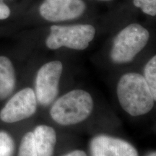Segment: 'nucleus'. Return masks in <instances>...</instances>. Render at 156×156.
<instances>
[{
    "label": "nucleus",
    "instance_id": "1",
    "mask_svg": "<svg viewBox=\"0 0 156 156\" xmlns=\"http://www.w3.org/2000/svg\"><path fill=\"white\" fill-rule=\"evenodd\" d=\"M117 96L122 108L133 116L151 112L154 99L145 78L137 73H127L120 78Z\"/></svg>",
    "mask_w": 156,
    "mask_h": 156
},
{
    "label": "nucleus",
    "instance_id": "2",
    "mask_svg": "<svg viewBox=\"0 0 156 156\" xmlns=\"http://www.w3.org/2000/svg\"><path fill=\"white\" fill-rule=\"evenodd\" d=\"M93 108V101L90 93L83 90H74L54 103L50 115L60 125H73L86 119Z\"/></svg>",
    "mask_w": 156,
    "mask_h": 156
},
{
    "label": "nucleus",
    "instance_id": "3",
    "mask_svg": "<svg viewBox=\"0 0 156 156\" xmlns=\"http://www.w3.org/2000/svg\"><path fill=\"white\" fill-rule=\"evenodd\" d=\"M150 34L139 24H131L124 28L114 39L111 58L115 63L132 61L147 44Z\"/></svg>",
    "mask_w": 156,
    "mask_h": 156
},
{
    "label": "nucleus",
    "instance_id": "4",
    "mask_svg": "<svg viewBox=\"0 0 156 156\" xmlns=\"http://www.w3.org/2000/svg\"><path fill=\"white\" fill-rule=\"evenodd\" d=\"M95 30L90 25L69 26L53 25L46 38V44L50 49L65 47L75 50H84L89 46L95 36Z\"/></svg>",
    "mask_w": 156,
    "mask_h": 156
},
{
    "label": "nucleus",
    "instance_id": "5",
    "mask_svg": "<svg viewBox=\"0 0 156 156\" xmlns=\"http://www.w3.org/2000/svg\"><path fill=\"white\" fill-rule=\"evenodd\" d=\"M62 70L63 66L58 61L48 62L39 69L36 78L35 93L37 101L42 106L50 105L57 96Z\"/></svg>",
    "mask_w": 156,
    "mask_h": 156
},
{
    "label": "nucleus",
    "instance_id": "6",
    "mask_svg": "<svg viewBox=\"0 0 156 156\" xmlns=\"http://www.w3.org/2000/svg\"><path fill=\"white\" fill-rule=\"evenodd\" d=\"M36 108L35 91L27 87L20 90L9 99L0 112V119L6 123L20 122L33 116Z\"/></svg>",
    "mask_w": 156,
    "mask_h": 156
},
{
    "label": "nucleus",
    "instance_id": "7",
    "mask_svg": "<svg viewBox=\"0 0 156 156\" xmlns=\"http://www.w3.org/2000/svg\"><path fill=\"white\" fill-rule=\"evenodd\" d=\"M85 9L82 0H45L40 7V13L46 20L59 22L77 18Z\"/></svg>",
    "mask_w": 156,
    "mask_h": 156
},
{
    "label": "nucleus",
    "instance_id": "8",
    "mask_svg": "<svg viewBox=\"0 0 156 156\" xmlns=\"http://www.w3.org/2000/svg\"><path fill=\"white\" fill-rule=\"evenodd\" d=\"M90 151L91 156H138L136 148L128 142L103 134L91 140Z\"/></svg>",
    "mask_w": 156,
    "mask_h": 156
},
{
    "label": "nucleus",
    "instance_id": "9",
    "mask_svg": "<svg viewBox=\"0 0 156 156\" xmlns=\"http://www.w3.org/2000/svg\"><path fill=\"white\" fill-rule=\"evenodd\" d=\"M33 134L38 156H52L56 142L55 130L51 126L39 125L35 128Z\"/></svg>",
    "mask_w": 156,
    "mask_h": 156
},
{
    "label": "nucleus",
    "instance_id": "10",
    "mask_svg": "<svg viewBox=\"0 0 156 156\" xmlns=\"http://www.w3.org/2000/svg\"><path fill=\"white\" fill-rule=\"evenodd\" d=\"M15 86V69L7 57L0 56V100L11 94Z\"/></svg>",
    "mask_w": 156,
    "mask_h": 156
},
{
    "label": "nucleus",
    "instance_id": "11",
    "mask_svg": "<svg viewBox=\"0 0 156 156\" xmlns=\"http://www.w3.org/2000/svg\"><path fill=\"white\" fill-rule=\"evenodd\" d=\"M143 77L149 87L154 101H156V55L151 58L145 65Z\"/></svg>",
    "mask_w": 156,
    "mask_h": 156
},
{
    "label": "nucleus",
    "instance_id": "12",
    "mask_svg": "<svg viewBox=\"0 0 156 156\" xmlns=\"http://www.w3.org/2000/svg\"><path fill=\"white\" fill-rule=\"evenodd\" d=\"M18 156H38L34 141L33 132H28L21 140Z\"/></svg>",
    "mask_w": 156,
    "mask_h": 156
},
{
    "label": "nucleus",
    "instance_id": "13",
    "mask_svg": "<svg viewBox=\"0 0 156 156\" xmlns=\"http://www.w3.org/2000/svg\"><path fill=\"white\" fill-rule=\"evenodd\" d=\"M15 144L12 138L5 132H0V156H12Z\"/></svg>",
    "mask_w": 156,
    "mask_h": 156
},
{
    "label": "nucleus",
    "instance_id": "14",
    "mask_svg": "<svg viewBox=\"0 0 156 156\" xmlns=\"http://www.w3.org/2000/svg\"><path fill=\"white\" fill-rule=\"evenodd\" d=\"M133 2L145 14L151 16L156 15V0H134Z\"/></svg>",
    "mask_w": 156,
    "mask_h": 156
},
{
    "label": "nucleus",
    "instance_id": "15",
    "mask_svg": "<svg viewBox=\"0 0 156 156\" xmlns=\"http://www.w3.org/2000/svg\"><path fill=\"white\" fill-rule=\"evenodd\" d=\"M10 15V9L7 5L3 2V0H0V20L7 19Z\"/></svg>",
    "mask_w": 156,
    "mask_h": 156
},
{
    "label": "nucleus",
    "instance_id": "16",
    "mask_svg": "<svg viewBox=\"0 0 156 156\" xmlns=\"http://www.w3.org/2000/svg\"><path fill=\"white\" fill-rule=\"evenodd\" d=\"M63 156H87V155L84 151L77 150V151L70 152V153L66 154V155H64Z\"/></svg>",
    "mask_w": 156,
    "mask_h": 156
},
{
    "label": "nucleus",
    "instance_id": "17",
    "mask_svg": "<svg viewBox=\"0 0 156 156\" xmlns=\"http://www.w3.org/2000/svg\"><path fill=\"white\" fill-rule=\"evenodd\" d=\"M147 156H156V152H152V153L148 154Z\"/></svg>",
    "mask_w": 156,
    "mask_h": 156
}]
</instances>
